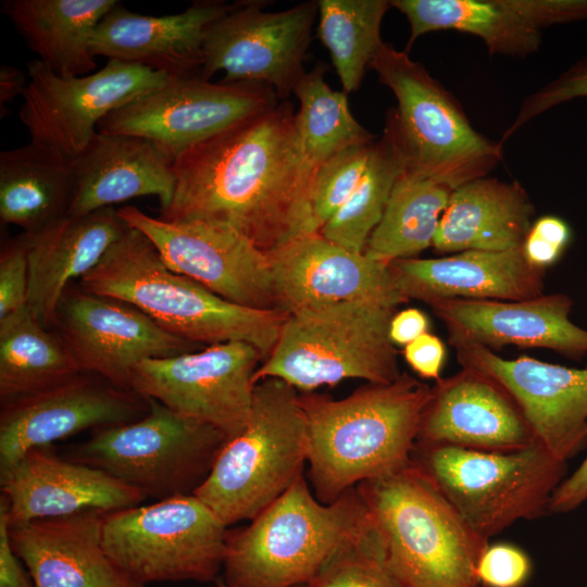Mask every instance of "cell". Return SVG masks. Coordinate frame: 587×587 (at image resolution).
Wrapping results in <instances>:
<instances>
[{
    "instance_id": "1",
    "label": "cell",
    "mask_w": 587,
    "mask_h": 587,
    "mask_svg": "<svg viewBox=\"0 0 587 587\" xmlns=\"http://www.w3.org/2000/svg\"><path fill=\"white\" fill-rule=\"evenodd\" d=\"M176 187L159 218L233 230L264 252L313 229L315 171L287 101L241 120L174 160Z\"/></svg>"
},
{
    "instance_id": "2",
    "label": "cell",
    "mask_w": 587,
    "mask_h": 587,
    "mask_svg": "<svg viewBox=\"0 0 587 587\" xmlns=\"http://www.w3.org/2000/svg\"><path fill=\"white\" fill-rule=\"evenodd\" d=\"M432 387L401 373L390 384H366L342 399L299 394L309 439L314 495L332 503L360 483L411 462Z\"/></svg>"
},
{
    "instance_id": "3",
    "label": "cell",
    "mask_w": 587,
    "mask_h": 587,
    "mask_svg": "<svg viewBox=\"0 0 587 587\" xmlns=\"http://www.w3.org/2000/svg\"><path fill=\"white\" fill-rule=\"evenodd\" d=\"M355 487L367 512V541L398 587H478L476 567L489 540L412 460Z\"/></svg>"
},
{
    "instance_id": "4",
    "label": "cell",
    "mask_w": 587,
    "mask_h": 587,
    "mask_svg": "<svg viewBox=\"0 0 587 587\" xmlns=\"http://www.w3.org/2000/svg\"><path fill=\"white\" fill-rule=\"evenodd\" d=\"M78 287L126 301L166 332L200 346L248 342L263 361L274 349L288 315L238 305L173 272L150 239L130 226L79 279Z\"/></svg>"
},
{
    "instance_id": "5",
    "label": "cell",
    "mask_w": 587,
    "mask_h": 587,
    "mask_svg": "<svg viewBox=\"0 0 587 587\" xmlns=\"http://www.w3.org/2000/svg\"><path fill=\"white\" fill-rule=\"evenodd\" d=\"M366 530L357 487L322 503L302 476L247 526L227 530L220 578L226 587L307 585Z\"/></svg>"
},
{
    "instance_id": "6",
    "label": "cell",
    "mask_w": 587,
    "mask_h": 587,
    "mask_svg": "<svg viewBox=\"0 0 587 587\" xmlns=\"http://www.w3.org/2000/svg\"><path fill=\"white\" fill-rule=\"evenodd\" d=\"M308 453L298 390L265 378L254 386L247 426L226 441L193 495L227 527L250 521L303 476Z\"/></svg>"
},
{
    "instance_id": "7",
    "label": "cell",
    "mask_w": 587,
    "mask_h": 587,
    "mask_svg": "<svg viewBox=\"0 0 587 587\" xmlns=\"http://www.w3.org/2000/svg\"><path fill=\"white\" fill-rule=\"evenodd\" d=\"M396 312L376 302L349 301L289 313L253 382L277 378L302 392L351 378L390 384L401 375L389 336Z\"/></svg>"
},
{
    "instance_id": "8",
    "label": "cell",
    "mask_w": 587,
    "mask_h": 587,
    "mask_svg": "<svg viewBox=\"0 0 587 587\" xmlns=\"http://www.w3.org/2000/svg\"><path fill=\"white\" fill-rule=\"evenodd\" d=\"M411 460L487 540L517 521L548 514L566 477V462L538 441L510 452L416 441Z\"/></svg>"
},
{
    "instance_id": "9",
    "label": "cell",
    "mask_w": 587,
    "mask_h": 587,
    "mask_svg": "<svg viewBox=\"0 0 587 587\" xmlns=\"http://www.w3.org/2000/svg\"><path fill=\"white\" fill-rule=\"evenodd\" d=\"M397 99L405 172L451 190L485 177L502 160V145L473 128L457 99L408 52L383 42L370 62Z\"/></svg>"
},
{
    "instance_id": "10",
    "label": "cell",
    "mask_w": 587,
    "mask_h": 587,
    "mask_svg": "<svg viewBox=\"0 0 587 587\" xmlns=\"http://www.w3.org/2000/svg\"><path fill=\"white\" fill-rule=\"evenodd\" d=\"M146 399L149 411L143 417L96 429L65 457L111 474L146 498L193 495L228 439L210 425Z\"/></svg>"
},
{
    "instance_id": "11",
    "label": "cell",
    "mask_w": 587,
    "mask_h": 587,
    "mask_svg": "<svg viewBox=\"0 0 587 587\" xmlns=\"http://www.w3.org/2000/svg\"><path fill=\"white\" fill-rule=\"evenodd\" d=\"M227 526L196 495L105 512L104 550L137 584L215 582L222 572Z\"/></svg>"
},
{
    "instance_id": "12",
    "label": "cell",
    "mask_w": 587,
    "mask_h": 587,
    "mask_svg": "<svg viewBox=\"0 0 587 587\" xmlns=\"http://www.w3.org/2000/svg\"><path fill=\"white\" fill-rule=\"evenodd\" d=\"M263 357L252 345L228 341L136 364L129 388L170 410L210 425L228 440L247 426L253 376Z\"/></svg>"
},
{
    "instance_id": "13",
    "label": "cell",
    "mask_w": 587,
    "mask_h": 587,
    "mask_svg": "<svg viewBox=\"0 0 587 587\" xmlns=\"http://www.w3.org/2000/svg\"><path fill=\"white\" fill-rule=\"evenodd\" d=\"M28 85L18 111L30 141L72 160L112 111L166 84L165 73L116 60L98 72L62 77L39 60L27 63Z\"/></svg>"
},
{
    "instance_id": "14",
    "label": "cell",
    "mask_w": 587,
    "mask_h": 587,
    "mask_svg": "<svg viewBox=\"0 0 587 587\" xmlns=\"http://www.w3.org/2000/svg\"><path fill=\"white\" fill-rule=\"evenodd\" d=\"M277 99L273 88L261 83H211L200 74L173 76L109 113L97 130L148 139L175 160L228 126L277 105Z\"/></svg>"
},
{
    "instance_id": "15",
    "label": "cell",
    "mask_w": 587,
    "mask_h": 587,
    "mask_svg": "<svg viewBox=\"0 0 587 587\" xmlns=\"http://www.w3.org/2000/svg\"><path fill=\"white\" fill-rule=\"evenodd\" d=\"M266 1H240L205 30L200 75L209 80L223 70V82L268 85L286 100L305 74L303 60L319 14L317 1L267 12Z\"/></svg>"
},
{
    "instance_id": "16",
    "label": "cell",
    "mask_w": 587,
    "mask_h": 587,
    "mask_svg": "<svg viewBox=\"0 0 587 587\" xmlns=\"http://www.w3.org/2000/svg\"><path fill=\"white\" fill-rule=\"evenodd\" d=\"M117 213L150 239L173 272L238 305L278 310L267 254L243 236L203 223L165 222L132 205Z\"/></svg>"
},
{
    "instance_id": "17",
    "label": "cell",
    "mask_w": 587,
    "mask_h": 587,
    "mask_svg": "<svg viewBox=\"0 0 587 587\" xmlns=\"http://www.w3.org/2000/svg\"><path fill=\"white\" fill-rule=\"evenodd\" d=\"M54 326L82 373L124 389H130V372L139 362L202 347L166 332L126 301L70 286L58 305Z\"/></svg>"
},
{
    "instance_id": "18",
    "label": "cell",
    "mask_w": 587,
    "mask_h": 587,
    "mask_svg": "<svg viewBox=\"0 0 587 587\" xmlns=\"http://www.w3.org/2000/svg\"><path fill=\"white\" fill-rule=\"evenodd\" d=\"M464 369L488 375L514 398L536 440L567 462L587 445V367L552 364L530 357L504 359L494 350L448 337Z\"/></svg>"
},
{
    "instance_id": "19",
    "label": "cell",
    "mask_w": 587,
    "mask_h": 587,
    "mask_svg": "<svg viewBox=\"0 0 587 587\" xmlns=\"http://www.w3.org/2000/svg\"><path fill=\"white\" fill-rule=\"evenodd\" d=\"M148 411L145 397L89 373L1 402L0 470L33 448L52 446L86 429L132 423Z\"/></svg>"
},
{
    "instance_id": "20",
    "label": "cell",
    "mask_w": 587,
    "mask_h": 587,
    "mask_svg": "<svg viewBox=\"0 0 587 587\" xmlns=\"http://www.w3.org/2000/svg\"><path fill=\"white\" fill-rule=\"evenodd\" d=\"M266 254L277 309L287 314L349 301L395 308L409 301L388 263L345 248L320 232L300 235Z\"/></svg>"
},
{
    "instance_id": "21",
    "label": "cell",
    "mask_w": 587,
    "mask_h": 587,
    "mask_svg": "<svg viewBox=\"0 0 587 587\" xmlns=\"http://www.w3.org/2000/svg\"><path fill=\"white\" fill-rule=\"evenodd\" d=\"M410 24L408 52L422 35L455 30L482 39L490 54L524 58L538 51L541 30L587 20V0H392Z\"/></svg>"
},
{
    "instance_id": "22",
    "label": "cell",
    "mask_w": 587,
    "mask_h": 587,
    "mask_svg": "<svg viewBox=\"0 0 587 587\" xmlns=\"http://www.w3.org/2000/svg\"><path fill=\"white\" fill-rule=\"evenodd\" d=\"M0 490L10 526L88 510H121L147 499L102 470L59 455L53 446L33 448L0 470Z\"/></svg>"
},
{
    "instance_id": "23",
    "label": "cell",
    "mask_w": 587,
    "mask_h": 587,
    "mask_svg": "<svg viewBox=\"0 0 587 587\" xmlns=\"http://www.w3.org/2000/svg\"><path fill=\"white\" fill-rule=\"evenodd\" d=\"M416 441L510 452L537 440L517 402L501 384L461 367L432 387Z\"/></svg>"
},
{
    "instance_id": "24",
    "label": "cell",
    "mask_w": 587,
    "mask_h": 587,
    "mask_svg": "<svg viewBox=\"0 0 587 587\" xmlns=\"http://www.w3.org/2000/svg\"><path fill=\"white\" fill-rule=\"evenodd\" d=\"M427 304L451 338L494 351L516 346L549 349L572 360L587 355V329L571 321L574 302L563 292L514 301L449 298Z\"/></svg>"
},
{
    "instance_id": "25",
    "label": "cell",
    "mask_w": 587,
    "mask_h": 587,
    "mask_svg": "<svg viewBox=\"0 0 587 587\" xmlns=\"http://www.w3.org/2000/svg\"><path fill=\"white\" fill-rule=\"evenodd\" d=\"M234 5L202 0L177 14L150 16L128 11L118 2L95 28L90 50L93 57L137 64L168 76L200 74L205 30Z\"/></svg>"
},
{
    "instance_id": "26",
    "label": "cell",
    "mask_w": 587,
    "mask_h": 587,
    "mask_svg": "<svg viewBox=\"0 0 587 587\" xmlns=\"http://www.w3.org/2000/svg\"><path fill=\"white\" fill-rule=\"evenodd\" d=\"M104 513L88 510L10 526L12 549L36 587H146L108 557L102 542Z\"/></svg>"
},
{
    "instance_id": "27",
    "label": "cell",
    "mask_w": 587,
    "mask_h": 587,
    "mask_svg": "<svg viewBox=\"0 0 587 587\" xmlns=\"http://www.w3.org/2000/svg\"><path fill=\"white\" fill-rule=\"evenodd\" d=\"M389 266L401 294L426 304L449 298L514 301L544 294L546 270L530 264L522 246L433 259L404 258Z\"/></svg>"
},
{
    "instance_id": "28",
    "label": "cell",
    "mask_w": 587,
    "mask_h": 587,
    "mask_svg": "<svg viewBox=\"0 0 587 587\" xmlns=\"http://www.w3.org/2000/svg\"><path fill=\"white\" fill-rule=\"evenodd\" d=\"M70 161L74 193L67 215H85L143 196L158 197L163 210L174 197V159L148 139L97 132Z\"/></svg>"
},
{
    "instance_id": "29",
    "label": "cell",
    "mask_w": 587,
    "mask_h": 587,
    "mask_svg": "<svg viewBox=\"0 0 587 587\" xmlns=\"http://www.w3.org/2000/svg\"><path fill=\"white\" fill-rule=\"evenodd\" d=\"M113 207L85 215H65L27 235L30 313L54 326L57 309L74 278H82L128 229Z\"/></svg>"
},
{
    "instance_id": "30",
    "label": "cell",
    "mask_w": 587,
    "mask_h": 587,
    "mask_svg": "<svg viewBox=\"0 0 587 587\" xmlns=\"http://www.w3.org/2000/svg\"><path fill=\"white\" fill-rule=\"evenodd\" d=\"M535 209L517 182L473 179L451 192L433 241L438 253L505 251L521 247Z\"/></svg>"
},
{
    "instance_id": "31",
    "label": "cell",
    "mask_w": 587,
    "mask_h": 587,
    "mask_svg": "<svg viewBox=\"0 0 587 587\" xmlns=\"http://www.w3.org/2000/svg\"><path fill=\"white\" fill-rule=\"evenodd\" d=\"M116 0H10V17L39 61L62 77L88 75L96 67L92 33Z\"/></svg>"
},
{
    "instance_id": "32",
    "label": "cell",
    "mask_w": 587,
    "mask_h": 587,
    "mask_svg": "<svg viewBox=\"0 0 587 587\" xmlns=\"http://www.w3.org/2000/svg\"><path fill=\"white\" fill-rule=\"evenodd\" d=\"M71 161L33 141L0 153V220L35 234L67 215Z\"/></svg>"
},
{
    "instance_id": "33",
    "label": "cell",
    "mask_w": 587,
    "mask_h": 587,
    "mask_svg": "<svg viewBox=\"0 0 587 587\" xmlns=\"http://www.w3.org/2000/svg\"><path fill=\"white\" fill-rule=\"evenodd\" d=\"M70 349L57 333L28 310L0 320V400L39 392L80 374Z\"/></svg>"
},
{
    "instance_id": "34",
    "label": "cell",
    "mask_w": 587,
    "mask_h": 587,
    "mask_svg": "<svg viewBox=\"0 0 587 587\" xmlns=\"http://www.w3.org/2000/svg\"><path fill=\"white\" fill-rule=\"evenodd\" d=\"M452 191L433 179L404 172L363 252L389 264L432 247Z\"/></svg>"
},
{
    "instance_id": "35",
    "label": "cell",
    "mask_w": 587,
    "mask_h": 587,
    "mask_svg": "<svg viewBox=\"0 0 587 587\" xmlns=\"http://www.w3.org/2000/svg\"><path fill=\"white\" fill-rule=\"evenodd\" d=\"M405 168L407 158L400 130L394 110L390 109L383 135L375 142L358 186L320 233L345 248L363 252L371 234L382 220L397 180Z\"/></svg>"
},
{
    "instance_id": "36",
    "label": "cell",
    "mask_w": 587,
    "mask_h": 587,
    "mask_svg": "<svg viewBox=\"0 0 587 587\" xmlns=\"http://www.w3.org/2000/svg\"><path fill=\"white\" fill-rule=\"evenodd\" d=\"M325 66L317 64L294 89L300 107L296 124L303 153L316 170L344 149L374 140L349 110L347 93L333 90L324 80Z\"/></svg>"
},
{
    "instance_id": "37",
    "label": "cell",
    "mask_w": 587,
    "mask_h": 587,
    "mask_svg": "<svg viewBox=\"0 0 587 587\" xmlns=\"http://www.w3.org/2000/svg\"><path fill=\"white\" fill-rule=\"evenodd\" d=\"M317 35L328 49L344 92L358 90L383 45L380 26L387 0H319Z\"/></svg>"
},
{
    "instance_id": "38",
    "label": "cell",
    "mask_w": 587,
    "mask_h": 587,
    "mask_svg": "<svg viewBox=\"0 0 587 587\" xmlns=\"http://www.w3.org/2000/svg\"><path fill=\"white\" fill-rule=\"evenodd\" d=\"M375 142L350 146L316 170L311 195L314 232H320L351 196L365 172Z\"/></svg>"
},
{
    "instance_id": "39",
    "label": "cell",
    "mask_w": 587,
    "mask_h": 587,
    "mask_svg": "<svg viewBox=\"0 0 587 587\" xmlns=\"http://www.w3.org/2000/svg\"><path fill=\"white\" fill-rule=\"evenodd\" d=\"M307 586L398 587L370 547L366 533L337 552Z\"/></svg>"
},
{
    "instance_id": "40",
    "label": "cell",
    "mask_w": 587,
    "mask_h": 587,
    "mask_svg": "<svg viewBox=\"0 0 587 587\" xmlns=\"http://www.w3.org/2000/svg\"><path fill=\"white\" fill-rule=\"evenodd\" d=\"M576 98H587V57L582 58L555 79L525 98L514 122L503 133L499 142L503 145L509 137L535 116Z\"/></svg>"
},
{
    "instance_id": "41",
    "label": "cell",
    "mask_w": 587,
    "mask_h": 587,
    "mask_svg": "<svg viewBox=\"0 0 587 587\" xmlns=\"http://www.w3.org/2000/svg\"><path fill=\"white\" fill-rule=\"evenodd\" d=\"M28 239L25 233L5 241L0 253V320L27 305Z\"/></svg>"
},
{
    "instance_id": "42",
    "label": "cell",
    "mask_w": 587,
    "mask_h": 587,
    "mask_svg": "<svg viewBox=\"0 0 587 587\" xmlns=\"http://www.w3.org/2000/svg\"><path fill=\"white\" fill-rule=\"evenodd\" d=\"M532 561L520 547L499 542L488 545L479 558L476 574L487 587H523L532 575Z\"/></svg>"
},
{
    "instance_id": "43",
    "label": "cell",
    "mask_w": 587,
    "mask_h": 587,
    "mask_svg": "<svg viewBox=\"0 0 587 587\" xmlns=\"http://www.w3.org/2000/svg\"><path fill=\"white\" fill-rule=\"evenodd\" d=\"M403 358L410 367L422 378L440 379L446 349L442 341L428 332L403 347Z\"/></svg>"
},
{
    "instance_id": "44",
    "label": "cell",
    "mask_w": 587,
    "mask_h": 587,
    "mask_svg": "<svg viewBox=\"0 0 587 587\" xmlns=\"http://www.w3.org/2000/svg\"><path fill=\"white\" fill-rule=\"evenodd\" d=\"M9 507L0 496V587H36L10 541Z\"/></svg>"
},
{
    "instance_id": "45",
    "label": "cell",
    "mask_w": 587,
    "mask_h": 587,
    "mask_svg": "<svg viewBox=\"0 0 587 587\" xmlns=\"http://www.w3.org/2000/svg\"><path fill=\"white\" fill-rule=\"evenodd\" d=\"M587 501V454L576 470L566 476L552 495L549 513H567Z\"/></svg>"
},
{
    "instance_id": "46",
    "label": "cell",
    "mask_w": 587,
    "mask_h": 587,
    "mask_svg": "<svg viewBox=\"0 0 587 587\" xmlns=\"http://www.w3.org/2000/svg\"><path fill=\"white\" fill-rule=\"evenodd\" d=\"M428 332V319L416 308L396 312L389 326V336L394 345L407 346Z\"/></svg>"
},
{
    "instance_id": "47",
    "label": "cell",
    "mask_w": 587,
    "mask_h": 587,
    "mask_svg": "<svg viewBox=\"0 0 587 587\" xmlns=\"http://www.w3.org/2000/svg\"><path fill=\"white\" fill-rule=\"evenodd\" d=\"M527 261L534 266L545 268L555 263L564 249L529 229L523 245Z\"/></svg>"
},
{
    "instance_id": "48",
    "label": "cell",
    "mask_w": 587,
    "mask_h": 587,
    "mask_svg": "<svg viewBox=\"0 0 587 587\" xmlns=\"http://www.w3.org/2000/svg\"><path fill=\"white\" fill-rule=\"evenodd\" d=\"M28 85L25 74L12 65H2L0 68V111L3 114L4 104L24 95Z\"/></svg>"
},
{
    "instance_id": "49",
    "label": "cell",
    "mask_w": 587,
    "mask_h": 587,
    "mask_svg": "<svg viewBox=\"0 0 587 587\" xmlns=\"http://www.w3.org/2000/svg\"><path fill=\"white\" fill-rule=\"evenodd\" d=\"M215 586L216 587H226L225 584L222 582V579L218 577L215 582H214ZM297 587H308L307 585H300V586H297Z\"/></svg>"
},
{
    "instance_id": "50",
    "label": "cell",
    "mask_w": 587,
    "mask_h": 587,
    "mask_svg": "<svg viewBox=\"0 0 587 587\" xmlns=\"http://www.w3.org/2000/svg\"><path fill=\"white\" fill-rule=\"evenodd\" d=\"M216 587V586H215Z\"/></svg>"
}]
</instances>
